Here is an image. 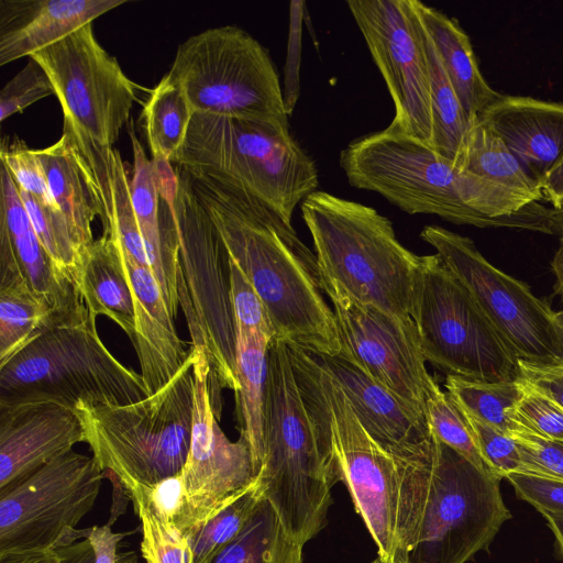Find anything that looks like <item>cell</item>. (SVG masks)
Here are the masks:
<instances>
[{
	"label": "cell",
	"instance_id": "1",
	"mask_svg": "<svg viewBox=\"0 0 563 563\" xmlns=\"http://www.w3.org/2000/svg\"><path fill=\"white\" fill-rule=\"evenodd\" d=\"M190 179L230 257L260 296L275 339L316 355H339L341 341L316 254L291 222L250 196Z\"/></svg>",
	"mask_w": 563,
	"mask_h": 563
},
{
	"label": "cell",
	"instance_id": "2",
	"mask_svg": "<svg viewBox=\"0 0 563 563\" xmlns=\"http://www.w3.org/2000/svg\"><path fill=\"white\" fill-rule=\"evenodd\" d=\"M339 162L351 186L377 192L409 214L558 234L554 208L461 169L391 123L353 140L341 151Z\"/></svg>",
	"mask_w": 563,
	"mask_h": 563
},
{
	"label": "cell",
	"instance_id": "3",
	"mask_svg": "<svg viewBox=\"0 0 563 563\" xmlns=\"http://www.w3.org/2000/svg\"><path fill=\"white\" fill-rule=\"evenodd\" d=\"M287 346L317 435L330 446L341 482L377 547L378 558L400 563L410 527L404 464L369 435L342 387L316 356L296 345Z\"/></svg>",
	"mask_w": 563,
	"mask_h": 563
},
{
	"label": "cell",
	"instance_id": "4",
	"mask_svg": "<svg viewBox=\"0 0 563 563\" xmlns=\"http://www.w3.org/2000/svg\"><path fill=\"white\" fill-rule=\"evenodd\" d=\"M255 481L287 534L305 545L327 525L332 488L341 482L300 393L287 343L268 347L264 439Z\"/></svg>",
	"mask_w": 563,
	"mask_h": 563
},
{
	"label": "cell",
	"instance_id": "5",
	"mask_svg": "<svg viewBox=\"0 0 563 563\" xmlns=\"http://www.w3.org/2000/svg\"><path fill=\"white\" fill-rule=\"evenodd\" d=\"M173 164L191 178L250 196L289 222L319 185L314 161L289 124L279 122L194 113Z\"/></svg>",
	"mask_w": 563,
	"mask_h": 563
},
{
	"label": "cell",
	"instance_id": "6",
	"mask_svg": "<svg viewBox=\"0 0 563 563\" xmlns=\"http://www.w3.org/2000/svg\"><path fill=\"white\" fill-rule=\"evenodd\" d=\"M320 275L336 280L357 300L410 320L419 255L397 239L376 209L316 190L300 203Z\"/></svg>",
	"mask_w": 563,
	"mask_h": 563
},
{
	"label": "cell",
	"instance_id": "7",
	"mask_svg": "<svg viewBox=\"0 0 563 563\" xmlns=\"http://www.w3.org/2000/svg\"><path fill=\"white\" fill-rule=\"evenodd\" d=\"M176 376L156 393L126 404L75 407L85 441L98 466L122 487L154 486L181 472L190 446L196 350Z\"/></svg>",
	"mask_w": 563,
	"mask_h": 563
},
{
	"label": "cell",
	"instance_id": "8",
	"mask_svg": "<svg viewBox=\"0 0 563 563\" xmlns=\"http://www.w3.org/2000/svg\"><path fill=\"white\" fill-rule=\"evenodd\" d=\"M168 207L176 236V288L191 347L203 350L216 386L239 390L230 255L190 177L180 168Z\"/></svg>",
	"mask_w": 563,
	"mask_h": 563
},
{
	"label": "cell",
	"instance_id": "9",
	"mask_svg": "<svg viewBox=\"0 0 563 563\" xmlns=\"http://www.w3.org/2000/svg\"><path fill=\"white\" fill-rule=\"evenodd\" d=\"M141 374L103 344L96 318L42 331L0 367V406L49 401L126 405L147 397Z\"/></svg>",
	"mask_w": 563,
	"mask_h": 563
},
{
	"label": "cell",
	"instance_id": "10",
	"mask_svg": "<svg viewBox=\"0 0 563 563\" xmlns=\"http://www.w3.org/2000/svg\"><path fill=\"white\" fill-rule=\"evenodd\" d=\"M167 74L194 113L289 124L269 52L241 27L217 26L188 37Z\"/></svg>",
	"mask_w": 563,
	"mask_h": 563
},
{
	"label": "cell",
	"instance_id": "11",
	"mask_svg": "<svg viewBox=\"0 0 563 563\" xmlns=\"http://www.w3.org/2000/svg\"><path fill=\"white\" fill-rule=\"evenodd\" d=\"M410 317L426 361L446 376L486 383L520 378L518 357L437 253L419 257Z\"/></svg>",
	"mask_w": 563,
	"mask_h": 563
},
{
	"label": "cell",
	"instance_id": "12",
	"mask_svg": "<svg viewBox=\"0 0 563 563\" xmlns=\"http://www.w3.org/2000/svg\"><path fill=\"white\" fill-rule=\"evenodd\" d=\"M432 437L429 488L402 563H466L488 548L511 512L503 499L501 478Z\"/></svg>",
	"mask_w": 563,
	"mask_h": 563
},
{
	"label": "cell",
	"instance_id": "13",
	"mask_svg": "<svg viewBox=\"0 0 563 563\" xmlns=\"http://www.w3.org/2000/svg\"><path fill=\"white\" fill-rule=\"evenodd\" d=\"M106 473L70 451L0 488V554L58 549L87 538L77 525L90 512Z\"/></svg>",
	"mask_w": 563,
	"mask_h": 563
},
{
	"label": "cell",
	"instance_id": "14",
	"mask_svg": "<svg viewBox=\"0 0 563 563\" xmlns=\"http://www.w3.org/2000/svg\"><path fill=\"white\" fill-rule=\"evenodd\" d=\"M420 239L430 244L461 280L519 361H563V330L550 306L522 282L490 264L474 242L440 225H427Z\"/></svg>",
	"mask_w": 563,
	"mask_h": 563
},
{
	"label": "cell",
	"instance_id": "15",
	"mask_svg": "<svg viewBox=\"0 0 563 563\" xmlns=\"http://www.w3.org/2000/svg\"><path fill=\"white\" fill-rule=\"evenodd\" d=\"M30 58L47 73L76 141L112 148L129 122L136 86L97 41L91 23Z\"/></svg>",
	"mask_w": 563,
	"mask_h": 563
},
{
	"label": "cell",
	"instance_id": "16",
	"mask_svg": "<svg viewBox=\"0 0 563 563\" xmlns=\"http://www.w3.org/2000/svg\"><path fill=\"white\" fill-rule=\"evenodd\" d=\"M195 350L190 446L180 472L183 510L177 521L186 539L255 482L246 440L240 435L231 441L218 423L211 366L206 352Z\"/></svg>",
	"mask_w": 563,
	"mask_h": 563
},
{
	"label": "cell",
	"instance_id": "17",
	"mask_svg": "<svg viewBox=\"0 0 563 563\" xmlns=\"http://www.w3.org/2000/svg\"><path fill=\"white\" fill-rule=\"evenodd\" d=\"M346 4L393 99L390 123L430 145L429 64L416 0H349Z\"/></svg>",
	"mask_w": 563,
	"mask_h": 563
},
{
	"label": "cell",
	"instance_id": "18",
	"mask_svg": "<svg viewBox=\"0 0 563 563\" xmlns=\"http://www.w3.org/2000/svg\"><path fill=\"white\" fill-rule=\"evenodd\" d=\"M321 276L333 306L340 356L356 365L419 413L424 415L426 367L412 321L400 319L351 296L336 280Z\"/></svg>",
	"mask_w": 563,
	"mask_h": 563
},
{
	"label": "cell",
	"instance_id": "19",
	"mask_svg": "<svg viewBox=\"0 0 563 563\" xmlns=\"http://www.w3.org/2000/svg\"><path fill=\"white\" fill-rule=\"evenodd\" d=\"M0 253L8 254L18 264L33 292L46 306L51 327L81 322L91 316L78 285L57 268L38 241L18 187L3 165L0 172Z\"/></svg>",
	"mask_w": 563,
	"mask_h": 563
},
{
	"label": "cell",
	"instance_id": "20",
	"mask_svg": "<svg viewBox=\"0 0 563 563\" xmlns=\"http://www.w3.org/2000/svg\"><path fill=\"white\" fill-rule=\"evenodd\" d=\"M84 441L82 423L75 409L49 401L0 406V488Z\"/></svg>",
	"mask_w": 563,
	"mask_h": 563
},
{
	"label": "cell",
	"instance_id": "21",
	"mask_svg": "<svg viewBox=\"0 0 563 563\" xmlns=\"http://www.w3.org/2000/svg\"><path fill=\"white\" fill-rule=\"evenodd\" d=\"M313 355L342 387L369 435L396 460L430 446L432 433L423 415L344 357Z\"/></svg>",
	"mask_w": 563,
	"mask_h": 563
},
{
	"label": "cell",
	"instance_id": "22",
	"mask_svg": "<svg viewBox=\"0 0 563 563\" xmlns=\"http://www.w3.org/2000/svg\"><path fill=\"white\" fill-rule=\"evenodd\" d=\"M121 253L134 298L135 330L132 344L145 388L152 395L176 376L186 364L190 351L184 349L174 324L175 318L152 269L135 262L122 249Z\"/></svg>",
	"mask_w": 563,
	"mask_h": 563
},
{
	"label": "cell",
	"instance_id": "23",
	"mask_svg": "<svg viewBox=\"0 0 563 563\" xmlns=\"http://www.w3.org/2000/svg\"><path fill=\"white\" fill-rule=\"evenodd\" d=\"M126 0H1L0 66L30 57Z\"/></svg>",
	"mask_w": 563,
	"mask_h": 563
},
{
	"label": "cell",
	"instance_id": "24",
	"mask_svg": "<svg viewBox=\"0 0 563 563\" xmlns=\"http://www.w3.org/2000/svg\"><path fill=\"white\" fill-rule=\"evenodd\" d=\"M537 181L563 152V102L500 95L477 118Z\"/></svg>",
	"mask_w": 563,
	"mask_h": 563
},
{
	"label": "cell",
	"instance_id": "25",
	"mask_svg": "<svg viewBox=\"0 0 563 563\" xmlns=\"http://www.w3.org/2000/svg\"><path fill=\"white\" fill-rule=\"evenodd\" d=\"M48 190L57 210L66 219L84 256L93 243L92 222L104 219V210L92 172L74 137L63 131L48 147L36 150Z\"/></svg>",
	"mask_w": 563,
	"mask_h": 563
},
{
	"label": "cell",
	"instance_id": "26",
	"mask_svg": "<svg viewBox=\"0 0 563 563\" xmlns=\"http://www.w3.org/2000/svg\"><path fill=\"white\" fill-rule=\"evenodd\" d=\"M416 4L471 125L500 93L482 75L470 37L459 21L419 0Z\"/></svg>",
	"mask_w": 563,
	"mask_h": 563
},
{
	"label": "cell",
	"instance_id": "27",
	"mask_svg": "<svg viewBox=\"0 0 563 563\" xmlns=\"http://www.w3.org/2000/svg\"><path fill=\"white\" fill-rule=\"evenodd\" d=\"M78 287L89 313L106 316L133 341L134 298L119 242L102 234L88 247L78 277Z\"/></svg>",
	"mask_w": 563,
	"mask_h": 563
},
{
	"label": "cell",
	"instance_id": "28",
	"mask_svg": "<svg viewBox=\"0 0 563 563\" xmlns=\"http://www.w3.org/2000/svg\"><path fill=\"white\" fill-rule=\"evenodd\" d=\"M75 142L92 172L102 200L103 234L117 239L128 256L150 267L133 210L131 180L120 153L113 147L101 148L87 142Z\"/></svg>",
	"mask_w": 563,
	"mask_h": 563
},
{
	"label": "cell",
	"instance_id": "29",
	"mask_svg": "<svg viewBox=\"0 0 563 563\" xmlns=\"http://www.w3.org/2000/svg\"><path fill=\"white\" fill-rule=\"evenodd\" d=\"M272 341L257 330L236 327V376L240 385L235 393L236 409L240 435L249 444L254 472L263 448L268 347Z\"/></svg>",
	"mask_w": 563,
	"mask_h": 563
},
{
	"label": "cell",
	"instance_id": "30",
	"mask_svg": "<svg viewBox=\"0 0 563 563\" xmlns=\"http://www.w3.org/2000/svg\"><path fill=\"white\" fill-rule=\"evenodd\" d=\"M49 327L44 302L14 260L0 253V367Z\"/></svg>",
	"mask_w": 563,
	"mask_h": 563
},
{
	"label": "cell",
	"instance_id": "31",
	"mask_svg": "<svg viewBox=\"0 0 563 563\" xmlns=\"http://www.w3.org/2000/svg\"><path fill=\"white\" fill-rule=\"evenodd\" d=\"M457 167L532 202L543 200L539 181L505 142L478 120L468 128Z\"/></svg>",
	"mask_w": 563,
	"mask_h": 563
},
{
	"label": "cell",
	"instance_id": "32",
	"mask_svg": "<svg viewBox=\"0 0 563 563\" xmlns=\"http://www.w3.org/2000/svg\"><path fill=\"white\" fill-rule=\"evenodd\" d=\"M303 547L285 531L268 500H263L242 531L211 563H302Z\"/></svg>",
	"mask_w": 563,
	"mask_h": 563
},
{
	"label": "cell",
	"instance_id": "33",
	"mask_svg": "<svg viewBox=\"0 0 563 563\" xmlns=\"http://www.w3.org/2000/svg\"><path fill=\"white\" fill-rule=\"evenodd\" d=\"M142 115L152 159L173 164L185 143L194 110L168 74L151 91Z\"/></svg>",
	"mask_w": 563,
	"mask_h": 563
},
{
	"label": "cell",
	"instance_id": "34",
	"mask_svg": "<svg viewBox=\"0 0 563 563\" xmlns=\"http://www.w3.org/2000/svg\"><path fill=\"white\" fill-rule=\"evenodd\" d=\"M423 29L430 76L432 117V140L430 146L457 166L470 123L424 24Z\"/></svg>",
	"mask_w": 563,
	"mask_h": 563
},
{
	"label": "cell",
	"instance_id": "35",
	"mask_svg": "<svg viewBox=\"0 0 563 563\" xmlns=\"http://www.w3.org/2000/svg\"><path fill=\"white\" fill-rule=\"evenodd\" d=\"M129 134L134 157L133 176L131 179L133 210L144 242L150 267L164 294L161 198L155 165L153 159L146 156L132 129H130Z\"/></svg>",
	"mask_w": 563,
	"mask_h": 563
},
{
	"label": "cell",
	"instance_id": "36",
	"mask_svg": "<svg viewBox=\"0 0 563 563\" xmlns=\"http://www.w3.org/2000/svg\"><path fill=\"white\" fill-rule=\"evenodd\" d=\"M445 388L461 409L478 420L509 435L520 428L512 419L525 390L520 379L486 383L448 375Z\"/></svg>",
	"mask_w": 563,
	"mask_h": 563
},
{
	"label": "cell",
	"instance_id": "37",
	"mask_svg": "<svg viewBox=\"0 0 563 563\" xmlns=\"http://www.w3.org/2000/svg\"><path fill=\"white\" fill-rule=\"evenodd\" d=\"M262 490L256 481L224 506L189 539V563H211L216 555L244 528L260 503Z\"/></svg>",
	"mask_w": 563,
	"mask_h": 563
},
{
	"label": "cell",
	"instance_id": "38",
	"mask_svg": "<svg viewBox=\"0 0 563 563\" xmlns=\"http://www.w3.org/2000/svg\"><path fill=\"white\" fill-rule=\"evenodd\" d=\"M424 415L437 439L482 472L493 474L478 450L474 432L462 409L448 393L441 390L433 377L426 387Z\"/></svg>",
	"mask_w": 563,
	"mask_h": 563
},
{
	"label": "cell",
	"instance_id": "39",
	"mask_svg": "<svg viewBox=\"0 0 563 563\" xmlns=\"http://www.w3.org/2000/svg\"><path fill=\"white\" fill-rule=\"evenodd\" d=\"M18 191L38 241L57 268L78 285L84 254L66 219L56 208L20 188Z\"/></svg>",
	"mask_w": 563,
	"mask_h": 563
},
{
	"label": "cell",
	"instance_id": "40",
	"mask_svg": "<svg viewBox=\"0 0 563 563\" xmlns=\"http://www.w3.org/2000/svg\"><path fill=\"white\" fill-rule=\"evenodd\" d=\"M141 521V552L145 563H189V542L177 527L163 521L152 509L141 488L124 487Z\"/></svg>",
	"mask_w": 563,
	"mask_h": 563
},
{
	"label": "cell",
	"instance_id": "41",
	"mask_svg": "<svg viewBox=\"0 0 563 563\" xmlns=\"http://www.w3.org/2000/svg\"><path fill=\"white\" fill-rule=\"evenodd\" d=\"M0 157L1 165L8 169L18 188L56 208L36 150L30 148L22 140L9 142L3 139Z\"/></svg>",
	"mask_w": 563,
	"mask_h": 563
},
{
	"label": "cell",
	"instance_id": "42",
	"mask_svg": "<svg viewBox=\"0 0 563 563\" xmlns=\"http://www.w3.org/2000/svg\"><path fill=\"white\" fill-rule=\"evenodd\" d=\"M55 96L54 86L44 68L34 59L12 78L0 92V121L22 112L34 102Z\"/></svg>",
	"mask_w": 563,
	"mask_h": 563
},
{
	"label": "cell",
	"instance_id": "43",
	"mask_svg": "<svg viewBox=\"0 0 563 563\" xmlns=\"http://www.w3.org/2000/svg\"><path fill=\"white\" fill-rule=\"evenodd\" d=\"M510 437L519 450L521 473L563 482V441L543 438L522 426Z\"/></svg>",
	"mask_w": 563,
	"mask_h": 563
},
{
	"label": "cell",
	"instance_id": "44",
	"mask_svg": "<svg viewBox=\"0 0 563 563\" xmlns=\"http://www.w3.org/2000/svg\"><path fill=\"white\" fill-rule=\"evenodd\" d=\"M474 432L478 450L490 468L499 478L510 473H521L522 465L516 441L506 432L466 413L462 409Z\"/></svg>",
	"mask_w": 563,
	"mask_h": 563
},
{
	"label": "cell",
	"instance_id": "45",
	"mask_svg": "<svg viewBox=\"0 0 563 563\" xmlns=\"http://www.w3.org/2000/svg\"><path fill=\"white\" fill-rule=\"evenodd\" d=\"M522 385L523 395L514 409L512 419L538 435L563 441V409L544 395Z\"/></svg>",
	"mask_w": 563,
	"mask_h": 563
},
{
	"label": "cell",
	"instance_id": "46",
	"mask_svg": "<svg viewBox=\"0 0 563 563\" xmlns=\"http://www.w3.org/2000/svg\"><path fill=\"white\" fill-rule=\"evenodd\" d=\"M230 267L231 300L236 327L257 330L274 340L275 332L256 290L231 257Z\"/></svg>",
	"mask_w": 563,
	"mask_h": 563
},
{
	"label": "cell",
	"instance_id": "47",
	"mask_svg": "<svg viewBox=\"0 0 563 563\" xmlns=\"http://www.w3.org/2000/svg\"><path fill=\"white\" fill-rule=\"evenodd\" d=\"M517 496L532 505L539 512L563 515V482L525 473L506 476Z\"/></svg>",
	"mask_w": 563,
	"mask_h": 563
},
{
	"label": "cell",
	"instance_id": "48",
	"mask_svg": "<svg viewBox=\"0 0 563 563\" xmlns=\"http://www.w3.org/2000/svg\"><path fill=\"white\" fill-rule=\"evenodd\" d=\"M135 485L141 488L154 512L163 521L177 527L183 510V479L180 473L164 478L154 486Z\"/></svg>",
	"mask_w": 563,
	"mask_h": 563
},
{
	"label": "cell",
	"instance_id": "49",
	"mask_svg": "<svg viewBox=\"0 0 563 563\" xmlns=\"http://www.w3.org/2000/svg\"><path fill=\"white\" fill-rule=\"evenodd\" d=\"M520 379L528 387L550 398L563 409V361L532 364L519 361Z\"/></svg>",
	"mask_w": 563,
	"mask_h": 563
},
{
	"label": "cell",
	"instance_id": "50",
	"mask_svg": "<svg viewBox=\"0 0 563 563\" xmlns=\"http://www.w3.org/2000/svg\"><path fill=\"white\" fill-rule=\"evenodd\" d=\"M125 533L113 532L110 525L93 526L87 538L95 551V563H117V549Z\"/></svg>",
	"mask_w": 563,
	"mask_h": 563
},
{
	"label": "cell",
	"instance_id": "51",
	"mask_svg": "<svg viewBox=\"0 0 563 563\" xmlns=\"http://www.w3.org/2000/svg\"><path fill=\"white\" fill-rule=\"evenodd\" d=\"M543 200L554 209L563 206V152L539 181Z\"/></svg>",
	"mask_w": 563,
	"mask_h": 563
},
{
	"label": "cell",
	"instance_id": "52",
	"mask_svg": "<svg viewBox=\"0 0 563 563\" xmlns=\"http://www.w3.org/2000/svg\"><path fill=\"white\" fill-rule=\"evenodd\" d=\"M0 563H62L59 549L0 554Z\"/></svg>",
	"mask_w": 563,
	"mask_h": 563
},
{
	"label": "cell",
	"instance_id": "53",
	"mask_svg": "<svg viewBox=\"0 0 563 563\" xmlns=\"http://www.w3.org/2000/svg\"><path fill=\"white\" fill-rule=\"evenodd\" d=\"M58 549L62 563H95V551L88 538Z\"/></svg>",
	"mask_w": 563,
	"mask_h": 563
},
{
	"label": "cell",
	"instance_id": "54",
	"mask_svg": "<svg viewBox=\"0 0 563 563\" xmlns=\"http://www.w3.org/2000/svg\"><path fill=\"white\" fill-rule=\"evenodd\" d=\"M551 266L556 277V283L554 285V294L560 295L563 299V233L561 234L560 245L554 254Z\"/></svg>",
	"mask_w": 563,
	"mask_h": 563
},
{
	"label": "cell",
	"instance_id": "55",
	"mask_svg": "<svg viewBox=\"0 0 563 563\" xmlns=\"http://www.w3.org/2000/svg\"><path fill=\"white\" fill-rule=\"evenodd\" d=\"M542 516L545 518L548 527L554 536L556 547L563 556V515L543 512Z\"/></svg>",
	"mask_w": 563,
	"mask_h": 563
},
{
	"label": "cell",
	"instance_id": "56",
	"mask_svg": "<svg viewBox=\"0 0 563 563\" xmlns=\"http://www.w3.org/2000/svg\"><path fill=\"white\" fill-rule=\"evenodd\" d=\"M555 220L559 234L561 235L563 233V206L560 209H555Z\"/></svg>",
	"mask_w": 563,
	"mask_h": 563
},
{
	"label": "cell",
	"instance_id": "57",
	"mask_svg": "<svg viewBox=\"0 0 563 563\" xmlns=\"http://www.w3.org/2000/svg\"><path fill=\"white\" fill-rule=\"evenodd\" d=\"M554 318H555L558 324L563 330V310L554 312Z\"/></svg>",
	"mask_w": 563,
	"mask_h": 563
},
{
	"label": "cell",
	"instance_id": "58",
	"mask_svg": "<svg viewBox=\"0 0 563 563\" xmlns=\"http://www.w3.org/2000/svg\"><path fill=\"white\" fill-rule=\"evenodd\" d=\"M117 563H137V562L132 559L118 558Z\"/></svg>",
	"mask_w": 563,
	"mask_h": 563
},
{
	"label": "cell",
	"instance_id": "59",
	"mask_svg": "<svg viewBox=\"0 0 563 563\" xmlns=\"http://www.w3.org/2000/svg\"><path fill=\"white\" fill-rule=\"evenodd\" d=\"M371 563H386L384 562L380 558H376L374 561H372Z\"/></svg>",
	"mask_w": 563,
	"mask_h": 563
}]
</instances>
